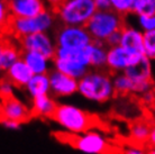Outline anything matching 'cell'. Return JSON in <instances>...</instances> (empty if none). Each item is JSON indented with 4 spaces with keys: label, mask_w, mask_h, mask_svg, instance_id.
<instances>
[{
    "label": "cell",
    "mask_w": 155,
    "mask_h": 154,
    "mask_svg": "<svg viewBox=\"0 0 155 154\" xmlns=\"http://www.w3.org/2000/svg\"><path fill=\"white\" fill-rule=\"evenodd\" d=\"M51 119L58 124L65 132L72 134H83L94 131L102 125V122L97 115L68 104H58Z\"/></svg>",
    "instance_id": "cell-1"
},
{
    "label": "cell",
    "mask_w": 155,
    "mask_h": 154,
    "mask_svg": "<svg viewBox=\"0 0 155 154\" xmlns=\"http://www.w3.org/2000/svg\"><path fill=\"white\" fill-rule=\"evenodd\" d=\"M55 139L78 151L87 154H120L123 149L106 139L104 135L94 131L83 134H72L68 132H56Z\"/></svg>",
    "instance_id": "cell-2"
},
{
    "label": "cell",
    "mask_w": 155,
    "mask_h": 154,
    "mask_svg": "<svg viewBox=\"0 0 155 154\" xmlns=\"http://www.w3.org/2000/svg\"><path fill=\"white\" fill-rule=\"evenodd\" d=\"M78 92L94 102H106L115 96L113 75L104 70H89L78 80Z\"/></svg>",
    "instance_id": "cell-3"
},
{
    "label": "cell",
    "mask_w": 155,
    "mask_h": 154,
    "mask_svg": "<svg viewBox=\"0 0 155 154\" xmlns=\"http://www.w3.org/2000/svg\"><path fill=\"white\" fill-rule=\"evenodd\" d=\"M54 70L80 80L91 68L88 54L83 50H69L58 47L53 58Z\"/></svg>",
    "instance_id": "cell-4"
},
{
    "label": "cell",
    "mask_w": 155,
    "mask_h": 154,
    "mask_svg": "<svg viewBox=\"0 0 155 154\" xmlns=\"http://www.w3.org/2000/svg\"><path fill=\"white\" fill-rule=\"evenodd\" d=\"M96 12L93 0H65L54 12L63 25L85 27Z\"/></svg>",
    "instance_id": "cell-5"
},
{
    "label": "cell",
    "mask_w": 155,
    "mask_h": 154,
    "mask_svg": "<svg viewBox=\"0 0 155 154\" xmlns=\"http://www.w3.org/2000/svg\"><path fill=\"white\" fill-rule=\"evenodd\" d=\"M124 26V19L121 15L115 12L114 10H97L85 25V28L92 41L105 43L110 35L121 31Z\"/></svg>",
    "instance_id": "cell-6"
},
{
    "label": "cell",
    "mask_w": 155,
    "mask_h": 154,
    "mask_svg": "<svg viewBox=\"0 0 155 154\" xmlns=\"http://www.w3.org/2000/svg\"><path fill=\"white\" fill-rule=\"evenodd\" d=\"M55 24V14L47 8L42 14L31 18H14L12 17L8 31L18 39L36 33H48Z\"/></svg>",
    "instance_id": "cell-7"
},
{
    "label": "cell",
    "mask_w": 155,
    "mask_h": 154,
    "mask_svg": "<svg viewBox=\"0 0 155 154\" xmlns=\"http://www.w3.org/2000/svg\"><path fill=\"white\" fill-rule=\"evenodd\" d=\"M56 47L69 50H83L92 42V38L84 26L63 25L55 34Z\"/></svg>",
    "instance_id": "cell-8"
},
{
    "label": "cell",
    "mask_w": 155,
    "mask_h": 154,
    "mask_svg": "<svg viewBox=\"0 0 155 154\" xmlns=\"http://www.w3.org/2000/svg\"><path fill=\"white\" fill-rule=\"evenodd\" d=\"M21 51H31L43 54L44 56L53 60L56 52V44L54 38L48 33H36L25 36L19 39Z\"/></svg>",
    "instance_id": "cell-9"
},
{
    "label": "cell",
    "mask_w": 155,
    "mask_h": 154,
    "mask_svg": "<svg viewBox=\"0 0 155 154\" xmlns=\"http://www.w3.org/2000/svg\"><path fill=\"white\" fill-rule=\"evenodd\" d=\"M123 73L127 75L133 82L140 87V95H144L153 89L152 83L151 60L143 55L138 61L125 70Z\"/></svg>",
    "instance_id": "cell-10"
},
{
    "label": "cell",
    "mask_w": 155,
    "mask_h": 154,
    "mask_svg": "<svg viewBox=\"0 0 155 154\" xmlns=\"http://www.w3.org/2000/svg\"><path fill=\"white\" fill-rule=\"evenodd\" d=\"M31 108H28L23 101L15 96L0 99V122L14 120L19 124L27 123L31 119Z\"/></svg>",
    "instance_id": "cell-11"
},
{
    "label": "cell",
    "mask_w": 155,
    "mask_h": 154,
    "mask_svg": "<svg viewBox=\"0 0 155 154\" xmlns=\"http://www.w3.org/2000/svg\"><path fill=\"white\" fill-rule=\"evenodd\" d=\"M143 55L134 54L125 50L120 45L107 49V60H106V68L109 72L116 74L121 73L125 70L133 65L138 61Z\"/></svg>",
    "instance_id": "cell-12"
},
{
    "label": "cell",
    "mask_w": 155,
    "mask_h": 154,
    "mask_svg": "<svg viewBox=\"0 0 155 154\" xmlns=\"http://www.w3.org/2000/svg\"><path fill=\"white\" fill-rule=\"evenodd\" d=\"M51 93L55 97H69L78 92V80L60 72L51 70L48 73Z\"/></svg>",
    "instance_id": "cell-13"
},
{
    "label": "cell",
    "mask_w": 155,
    "mask_h": 154,
    "mask_svg": "<svg viewBox=\"0 0 155 154\" xmlns=\"http://www.w3.org/2000/svg\"><path fill=\"white\" fill-rule=\"evenodd\" d=\"M9 10L14 18H31L46 10L44 0H10Z\"/></svg>",
    "instance_id": "cell-14"
},
{
    "label": "cell",
    "mask_w": 155,
    "mask_h": 154,
    "mask_svg": "<svg viewBox=\"0 0 155 154\" xmlns=\"http://www.w3.org/2000/svg\"><path fill=\"white\" fill-rule=\"evenodd\" d=\"M121 38H120V46L125 50L134 54L144 55V33L140 31L137 27L124 26L120 31Z\"/></svg>",
    "instance_id": "cell-15"
},
{
    "label": "cell",
    "mask_w": 155,
    "mask_h": 154,
    "mask_svg": "<svg viewBox=\"0 0 155 154\" xmlns=\"http://www.w3.org/2000/svg\"><path fill=\"white\" fill-rule=\"evenodd\" d=\"M33 75L34 74L31 73L27 64L23 61V59H19L6 71L5 79H7L15 88H25Z\"/></svg>",
    "instance_id": "cell-16"
},
{
    "label": "cell",
    "mask_w": 155,
    "mask_h": 154,
    "mask_svg": "<svg viewBox=\"0 0 155 154\" xmlns=\"http://www.w3.org/2000/svg\"><path fill=\"white\" fill-rule=\"evenodd\" d=\"M21 59L31 69L33 74H48L53 64V60L31 51H24L21 53Z\"/></svg>",
    "instance_id": "cell-17"
},
{
    "label": "cell",
    "mask_w": 155,
    "mask_h": 154,
    "mask_svg": "<svg viewBox=\"0 0 155 154\" xmlns=\"http://www.w3.org/2000/svg\"><path fill=\"white\" fill-rule=\"evenodd\" d=\"M56 101L51 95L36 97L31 100V116L39 118H51L56 109Z\"/></svg>",
    "instance_id": "cell-18"
},
{
    "label": "cell",
    "mask_w": 155,
    "mask_h": 154,
    "mask_svg": "<svg viewBox=\"0 0 155 154\" xmlns=\"http://www.w3.org/2000/svg\"><path fill=\"white\" fill-rule=\"evenodd\" d=\"M85 52L88 54L90 62V68L94 70H102L106 68L107 60V46L104 43L92 42L85 47Z\"/></svg>",
    "instance_id": "cell-19"
},
{
    "label": "cell",
    "mask_w": 155,
    "mask_h": 154,
    "mask_svg": "<svg viewBox=\"0 0 155 154\" xmlns=\"http://www.w3.org/2000/svg\"><path fill=\"white\" fill-rule=\"evenodd\" d=\"M25 89L28 95L31 97V99L36 97L50 95L51 88L48 74H34L31 78V80L28 81Z\"/></svg>",
    "instance_id": "cell-20"
},
{
    "label": "cell",
    "mask_w": 155,
    "mask_h": 154,
    "mask_svg": "<svg viewBox=\"0 0 155 154\" xmlns=\"http://www.w3.org/2000/svg\"><path fill=\"white\" fill-rule=\"evenodd\" d=\"M23 51L14 45L10 42H2V49L0 53V65L4 72H6L10 66L21 59Z\"/></svg>",
    "instance_id": "cell-21"
},
{
    "label": "cell",
    "mask_w": 155,
    "mask_h": 154,
    "mask_svg": "<svg viewBox=\"0 0 155 154\" xmlns=\"http://www.w3.org/2000/svg\"><path fill=\"white\" fill-rule=\"evenodd\" d=\"M152 125L146 120H137L132 124L129 129V137L135 145L143 146L144 144L148 143V137L151 133Z\"/></svg>",
    "instance_id": "cell-22"
},
{
    "label": "cell",
    "mask_w": 155,
    "mask_h": 154,
    "mask_svg": "<svg viewBox=\"0 0 155 154\" xmlns=\"http://www.w3.org/2000/svg\"><path fill=\"white\" fill-rule=\"evenodd\" d=\"M113 85L115 90V95H129V93H136L140 95V87L133 82L125 73H116L113 77Z\"/></svg>",
    "instance_id": "cell-23"
},
{
    "label": "cell",
    "mask_w": 155,
    "mask_h": 154,
    "mask_svg": "<svg viewBox=\"0 0 155 154\" xmlns=\"http://www.w3.org/2000/svg\"><path fill=\"white\" fill-rule=\"evenodd\" d=\"M132 12H134L137 16L154 15L155 2L151 0H135V2L133 5Z\"/></svg>",
    "instance_id": "cell-24"
},
{
    "label": "cell",
    "mask_w": 155,
    "mask_h": 154,
    "mask_svg": "<svg viewBox=\"0 0 155 154\" xmlns=\"http://www.w3.org/2000/svg\"><path fill=\"white\" fill-rule=\"evenodd\" d=\"M144 55L150 60H155V31L144 33Z\"/></svg>",
    "instance_id": "cell-25"
},
{
    "label": "cell",
    "mask_w": 155,
    "mask_h": 154,
    "mask_svg": "<svg viewBox=\"0 0 155 154\" xmlns=\"http://www.w3.org/2000/svg\"><path fill=\"white\" fill-rule=\"evenodd\" d=\"M111 5V10L119 15H126L128 12H132L133 5L135 0H109Z\"/></svg>",
    "instance_id": "cell-26"
},
{
    "label": "cell",
    "mask_w": 155,
    "mask_h": 154,
    "mask_svg": "<svg viewBox=\"0 0 155 154\" xmlns=\"http://www.w3.org/2000/svg\"><path fill=\"white\" fill-rule=\"evenodd\" d=\"M136 22L138 25V29L142 31L143 33L155 31V14L154 15L137 16Z\"/></svg>",
    "instance_id": "cell-27"
},
{
    "label": "cell",
    "mask_w": 155,
    "mask_h": 154,
    "mask_svg": "<svg viewBox=\"0 0 155 154\" xmlns=\"http://www.w3.org/2000/svg\"><path fill=\"white\" fill-rule=\"evenodd\" d=\"M12 14L9 10L7 0H0V31L8 29L9 23L12 20Z\"/></svg>",
    "instance_id": "cell-28"
},
{
    "label": "cell",
    "mask_w": 155,
    "mask_h": 154,
    "mask_svg": "<svg viewBox=\"0 0 155 154\" xmlns=\"http://www.w3.org/2000/svg\"><path fill=\"white\" fill-rule=\"evenodd\" d=\"M14 89L15 87L7 80V79H0V99L9 98V97L15 96L14 95Z\"/></svg>",
    "instance_id": "cell-29"
},
{
    "label": "cell",
    "mask_w": 155,
    "mask_h": 154,
    "mask_svg": "<svg viewBox=\"0 0 155 154\" xmlns=\"http://www.w3.org/2000/svg\"><path fill=\"white\" fill-rule=\"evenodd\" d=\"M120 38H121V34H120V31L119 32H116V33H114L109 36L108 38L105 41V44L107 47H114V46H118L120 45Z\"/></svg>",
    "instance_id": "cell-30"
},
{
    "label": "cell",
    "mask_w": 155,
    "mask_h": 154,
    "mask_svg": "<svg viewBox=\"0 0 155 154\" xmlns=\"http://www.w3.org/2000/svg\"><path fill=\"white\" fill-rule=\"evenodd\" d=\"M96 9L98 12H106V10H111V5L109 0H93Z\"/></svg>",
    "instance_id": "cell-31"
},
{
    "label": "cell",
    "mask_w": 155,
    "mask_h": 154,
    "mask_svg": "<svg viewBox=\"0 0 155 154\" xmlns=\"http://www.w3.org/2000/svg\"><path fill=\"white\" fill-rule=\"evenodd\" d=\"M123 154H146V150L138 145H133L123 150Z\"/></svg>",
    "instance_id": "cell-32"
},
{
    "label": "cell",
    "mask_w": 155,
    "mask_h": 154,
    "mask_svg": "<svg viewBox=\"0 0 155 154\" xmlns=\"http://www.w3.org/2000/svg\"><path fill=\"white\" fill-rule=\"evenodd\" d=\"M142 99L145 104L147 105H154L155 104V92L153 91V89L142 95Z\"/></svg>",
    "instance_id": "cell-33"
},
{
    "label": "cell",
    "mask_w": 155,
    "mask_h": 154,
    "mask_svg": "<svg viewBox=\"0 0 155 154\" xmlns=\"http://www.w3.org/2000/svg\"><path fill=\"white\" fill-rule=\"evenodd\" d=\"M44 1H45V4L47 5V7H48L50 10L55 12L65 0H44Z\"/></svg>",
    "instance_id": "cell-34"
},
{
    "label": "cell",
    "mask_w": 155,
    "mask_h": 154,
    "mask_svg": "<svg viewBox=\"0 0 155 154\" xmlns=\"http://www.w3.org/2000/svg\"><path fill=\"white\" fill-rule=\"evenodd\" d=\"M0 124L5 127L9 128V129H19L20 126H21V124L14 122V120H1Z\"/></svg>",
    "instance_id": "cell-35"
},
{
    "label": "cell",
    "mask_w": 155,
    "mask_h": 154,
    "mask_svg": "<svg viewBox=\"0 0 155 154\" xmlns=\"http://www.w3.org/2000/svg\"><path fill=\"white\" fill-rule=\"evenodd\" d=\"M148 144L151 147H155V124L152 125L151 133H150V137H148Z\"/></svg>",
    "instance_id": "cell-36"
},
{
    "label": "cell",
    "mask_w": 155,
    "mask_h": 154,
    "mask_svg": "<svg viewBox=\"0 0 155 154\" xmlns=\"http://www.w3.org/2000/svg\"><path fill=\"white\" fill-rule=\"evenodd\" d=\"M146 154H155V147L150 146V149L146 151Z\"/></svg>",
    "instance_id": "cell-37"
},
{
    "label": "cell",
    "mask_w": 155,
    "mask_h": 154,
    "mask_svg": "<svg viewBox=\"0 0 155 154\" xmlns=\"http://www.w3.org/2000/svg\"><path fill=\"white\" fill-rule=\"evenodd\" d=\"M1 49H2V42L0 41V53H1ZM2 69H1V65H0V77H1V74H2Z\"/></svg>",
    "instance_id": "cell-38"
},
{
    "label": "cell",
    "mask_w": 155,
    "mask_h": 154,
    "mask_svg": "<svg viewBox=\"0 0 155 154\" xmlns=\"http://www.w3.org/2000/svg\"><path fill=\"white\" fill-rule=\"evenodd\" d=\"M153 120H154V124H155V110H154V112H153Z\"/></svg>",
    "instance_id": "cell-39"
},
{
    "label": "cell",
    "mask_w": 155,
    "mask_h": 154,
    "mask_svg": "<svg viewBox=\"0 0 155 154\" xmlns=\"http://www.w3.org/2000/svg\"><path fill=\"white\" fill-rule=\"evenodd\" d=\"M151 1H153V2H155V0H151Z\"/></svg>",
    "instance_id": "cell-40"
},
{
    "label": "cell",
    "mask_w": 155,
    "mask_h": 154,
    "mask_svg": "<svg viewBox=\"0 0 155 154\" xmlns=\"http://www.w3.org/2000/svg\"><path fill=\"white\" fill-rule=\"evenodd\" d=\"M7 1H10V0H7Z\"/></svg>",
    "instance_id": "cell-41"
}]
</instances>
